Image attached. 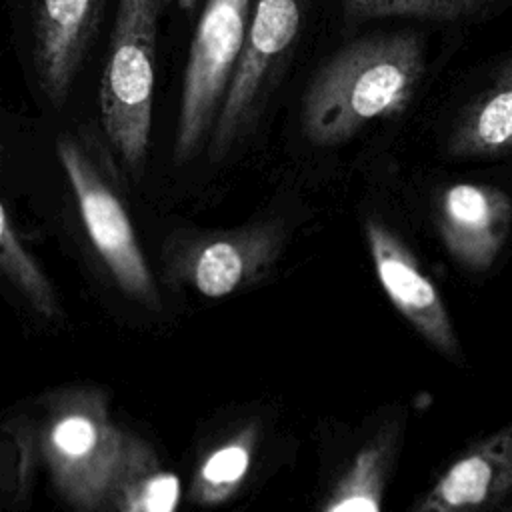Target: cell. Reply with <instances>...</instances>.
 Wrapping results in <instances>:
<instances>
[{
	"mask_svg": "<svg viewBox=\"0 0 512 512\" xmlns=\"http://www.w3.org/2000/svg\"><path fill=\"white\" fill-rule=\"evenodd\" d=\"M424 44L414 30L360 36L330 54L300 102L302 136L340 146L378 118L402 114L424 76Z\"/></svg>",
	"mask_w": 512,
	"mask_h": 512,
	"instance_id": "cell-1",
	"label": "cell"
},
{
	"mask_svg": "<svg viewBox=\"0 0 512 512\" xmlns=\"http://www.w3.org/2000/svg\"><path fill=\"white\" fill-rule=\"evenodd\" d=\"M166 0H118L98 104L106 142L126 170L146 162L156 88L158 26Z\"/></svg>",
	"mask_w": 512,
	"mask_h": 512,
	"instance_id": "cell-2",
	"label": "cell"
},
{
	"mask_svg": "<svg viewBox=\"0 0 512 512\" xmlns=\"http://www.w3.org/2000/svg\"><path fill=\"white\" fill-rule=\"evenodd\" d=\"M126 438L102 390L80 386L50 400L40 452L56 490L74 510L100 512L108 506Z\"/></svg>",
	"mask_w": 512,
	"mask_h": 512,
	"instance_id": "cell-3",
	"label": "cell"
},
{
	"mask_svg": "<svg viewBox=\"0 0 512 512\" xmlns=\"http://www.w3.org/2000/svg\"><path fill=\"white\" fill-rule=\"evenodd\" d=\"M254 0H206L184 68L174 162L192 160L210 140L234 78Z\"/></svg>",
	"mask_w": 512,
	"mask_h": 512,
	"instance_id": "cell-4",
	"label": "cell"
},
{
	"mask_svg": "<svg viewBox=\"0 0 512 512\" xmlns=\"http://www.w3.org/2000/svg\"><path fill=\"white\" fill-rule=\"evenodd\" d=\"M310 0H254L244 48L210 134L214 158L246 138L282 78L306 22Z\"/></svg>",
	"mask_w": 512,
	"mask_h": 512,
	"instance_id": "cell-5",
	"label": "cell"
},
{
	"mask_svg": "<svg viewBox=\"0 0 512 512\" xmlns=\"http://www.w3.org/2000/svg\"><path fill=\"white\" fill-rule=\"evenodd\" d=\"M54 148L94 250L124 294L152 304L156 300L152 272L128 210L102 164L80 134L60 132Z\"/></svg>",
	"mask_w": 512,
	"mask_h": 512,
	"instance_id": "cell-6",
	"label": "cell"
},
{
	"mask_svg": "<svg viewBox=\"0 0 512 512\" xmlns=\"http://www.w3.org/2000/svg\"><path fill=\"white\" fill-rule=\"evenodd\" d=\"M366 242L380 286L394 308L440 354L458 360L460 342L436 284L410 248L384 222L366 220Z\"/></svg>",
	"mask_w": 512,
	"mask_h": 512,
	"instance_id": "cell-7",
	"label": "cell"
},
{
	"mask_svg": "<svg viewBox=\"0 0 512 512\" xmlns=\"http://www.w3.org/2000/svg\"><path fill=\"white\" fill-rule=\"evenodd\" d=\"M106 0H38L32 22V66L42 96L58 110L98 36Z\"/></svg>",
	"mask_w": 512,
	"mask_h": 512,
	"instance_id": "cell-8",
	"label": "cell"
},
{
	"mask_svg": "<svg viewBox=\"0 0 512 512\" xmlns=\"http://www.w3.org/2000/svg\"><path fill=\"white\" fill-rule=\"evenodd\" d=\"M280 226L256 222L196 236L180 246L178 270L202 296L224 298L254 280L276 256Z\"/></svg>",
	"mask_w": 512,
	"mask_h": 512,
	"instance_id": "cell-9",
	"label": "cell"
},
{
	"mask_svg": "<svg viewBox=\"0 0 512 512\" xmlns=\"http://www.w3.org/2000/svg\"><path fill=\"white\" fill-rule=\"evenodd\" d=\"M512 224L510 196L490 184L458 182L438 198V232L462 268L488 270L506 244Z\"/></svg>",
	"mask_w": 512,
	"mask_h": 512,
	"instance_id": "cell-10",
	"label": "cell"
},
{
	"mask_svg": "<svg viewBox=\"0 0 512 512\" xmlns=\"http://www.w3.org/2000/svg\"><path fill=\"white\" fill-rule=\"evenodd\" d=\"M512 492V422L460 454L412 512H488Z\"/></svg>",
	"mask_w": 512,
	"mask_h": 512,
	"instance_id": "cell-11",
	"label": "cell"
},
{
	"mask_svg": "<svg viewBox=\"0 0 512 512\" xmlns=\"http://www.w3.org/2000/svg\"><path fill=\"white\" fill-rule=\"evenodd\" d=\"M446 150L454 158H498L512 154V56L492 82L460 112Z\"/></svg>",
	"mask_w": 512,
	"mask_h": 512,
	"instance_id": "cell-12",
	"label": "cell"
},
{
	"mask_svg": "<svg viewBox=\"0 0 512 512\" xmlns=\"http://www.w3.org/2000/svg\"><path fill=\"white\" fill-rule=\"evenodd\" d=\"M398 438L400 428L396 422L380 426L356 450L320 512H382Z\"/></svg>",
	"mask_w": 512,
	"mask_h": 512,
	"instance_id": "cell-13",
	"label": "cell"
},
{
	"mask_svg": "<svg viewBox=\"0 0 512 512\" xmlns=\"http://www.w3.org/2000/svg\"><path fill=\"white\" fill-rule=\"evenodd\" d=\"M180 492V478L162 466L148 442L128 432L108 508L114 512H176Z\"/></svg>",
	"mask_w": 512,
	"mask_h": 512,
	"instance_id": "cell-14",
	"label": "cell"
},
{
	"mask_svg": "<svg viewBox=\"0 0 512 512\" xmlns=\"http://www.w3.org/2000/svg\"><path fill=\"white\" fill-rule=\"evenodd\" d=\"M256 446L258 426L250 424L212 448L196 468L192 480L194 502L200 506H220L228 502L244 484Z\"/></svg>",
	"mask_w": 512,
	"mask_h": 512,
	"instance_id": "cell-15",
	"label": "cell"
},
{
	"mask_svg": "<svg viewBox=\"0 0 512 512\" xmlns=\"http://www.w3.org/2000/svg\"><path fill=\"white\" fill-rule=\"evenodd\" d=\"M0 268L36 312L46 318L58 312L54 288L20 240L6 204L0 206Z\"/></svg>",
	"mask_w": 512,
	"mask_h": 512,
	"instance_id": "cell-16",
	"label": "cell"
},
{
	"mask_svg": "<svg viewBox=\"0 0 512 512\" xmlns=\"http://www.w3.org/2000/svg\"><path fill=\"white\" fill-rule=\"evenodd\" d=\"M490 0H340L348 24L380 18H416L432 22H460L478 16Z\"/></svg>",
	"mask_w": 512,
	"mask_h": 512,
	"instance_id": "cell-17",
	"label": "cell"
},
{
	"mask_svg": "<svg viewBox=\"0 0 512 512\" xmlns=\"http://www.w3.org/2000/svg\"><path fill=\"white\" fill-rule=\"evenodd\" d=\"M178 4L182 10H190L196 4V0H178Z\"/></svg>",
	"mask_w": 512,
	"mask_h": 512,
	"instance_id": "cell-18",
	"label": "cell"
}]
</instances>
